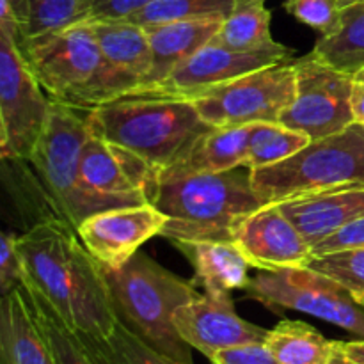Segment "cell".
Here are the masks:
<instances>
[{
  "mask_svg": "<svg viewBox=\"0 0 364 364\" xmlns=\"http://www.w3.org/2000/svg\"><path fill=\"white\" fill-rule=\"evenodd\" d=\"M91 135L119 144L162 174L180 166L210 130L188 100L167 96H123L87 110Z\"/></svg>",
  "mask_w": 364,
  "mask_h": 364,
  "instance_id": "1",
  "label": "cell"
},
{
  "mask_svg": "<svg viewBox=\"0 0 364 364\" xmlns=\"http://www.w3.org/2000/svg\"><path fill=\"white\" fill-rule=\"evenodd\" d=\"M167 215L160 237L174 242H233L238 224L269 205L256 194L249 169L160 178L151 199Z\"/></svg>",
  "mask_w": 364,
  "mask_h": 364,
  "instance_id": "2",
  "label": "cell"
},
{
  "mask_svg": "<svg viewBox=\"0 0 364 364\" xmlns=\"http://www.w3.org/2000/svg\"><path fill=\"white\" fill-rule=\"evenodd\" d=\"M103 272L117 320L160 354L194 364L192 347L180 336L173 316L180 306L201 295L198 281L183 279L141 251L119 269Z\"/></svg>",
  "mask_w": 364,
  "mask_h": 364,
  "instance_id": "3",
  "label": "cell"
},
{
  "mask_svg": "<svg viewBox=\"0 0 364 364\" xmlns=\"http://www.w3.org/2000/svg\"><path fill=\"white\" fill-rule=\"evenodd\" d=\"M91 137L87 110L53 102L45 132L27 160L45 185L60 217L78 228L87 217L134 203L107 198L85 187L80 176V159Z\"/></svg>",
  "mask_w": 364,
  "mask_h": 364,
  "instance_id": "4",
  "label": "cell"
},
{
  "mask_svg": "<svg viewBox=\"0 0 364 364\" xmlns=\"http://www.w3.org/2000/svg\"><path fill=\"white\" fill-rule=\"evenodd\" d=\"M251 181L269 205L364 185V127L354 123L340 134L311 141L283 162L251 171Z\"/></svg>",
  "mask_w": 364,
  "mask_h": 364,
  "instance_id": "5",
  "label": "cell"
},
{
  "mask_svg": "<svg viewBox=\"0 0 364 364\" xmlns=\"http://www.w3.org/2000/svg\"><path fill=\"white\" fill-rule=\"evenodd\" d=\"M20 34L0 28V149L4 160H28L50 116L52 100L28 68Z\"/></svg>",
  "mask_w": 364,
  "mask_h": 364,
  "instance_id": "6",
  "label": "cell"
},
{
  "mask_svg": "<svg viewBox=\"0 0 364 364\" xmlns=\"http://www.w3.org/2000/svg\"><path fill=\"white\" fill-rule=\"evenodd\" d=\"M247 297L279 311L306 313L364 340V306L329 277L306 269L262 270L249 279Z\"/></svg>",
  "mask_w": 364,
  "mask_h": 364,
  "instance_id": "7",
  "label": "cell"
},
{
  "mask_svg": "<svg viewBox=\"0 0 364 364\" xmlns=\"http://www.w3.org/2000/svg\"><path fill=\"white\" fill-rule=\"evenodd\" d=\"M295 98L294 59L262 68L192 100L210 127L279 123Z\"/></svg>",
  "mask_w": 364,
  "mask_h": 364,
  "instance_id": "8",
  "label": "cell"
},
{
  "mask_svg": "<svg viewBox=\"0 0 364 364\" xmlns=\"http://www.w3.org/2000/svg\"><path fill=\"white\" fill-rule=\"evenodd\" d=\"M18 45L50 100L70 107L103 63L91 21H80Z\"/></svg>",
  "mask_w": 364,
  "mask_h": 364,
  "instance_id": "9",
  "label": "cell"
},
{
  "mask_svg": "<svg viewBox=\"0 0 364 364\" xmlns=\"http://www.w3.org/2000/svg\"><path fill=\"white\" fill-rule=\"evenodd\" d=\"M294 68L295 98L281 116V124L318 141L355 123L350 73L323 63L313 52L294 59Z\"/></svg>",
  "mask_w": 364,
  "mask_h": 364,
  "instance_id": "10",
  "label": "cell"
},
{
  "mask_svg": "<svg viewBox=\"0 0 364 364\" xmlns=\"http://www.w3.org/2000/svg\"><path fill=\"white\" fill-rule=\"evenodd\" d=\"M294 50L284 45L274 48L256 50V52H238L219 45L212 39L208 45L192 53L187 60L174 68L164 80L146 89L130 92L127 96H167V98L192 100L206 95L212 89L235 80L262 68L291 60Z\"/></svg>",
  "mask_w": 364,
  "mask_h": 364,
  "instance_id": "11",
  "label": "cell"
},
{
  "mask_svg": "<svg viewBox=\"0 0 364 364\" xmlns=\"http://www.w3.org/2000/svg\"><path fill=\"white\" fill-rule=\"evenodd\" d=\"M166 223V213L153 203H142L95 213L77 228V233L103 269L116 270L162 233Z\"/></svg>",
  "mask_w": 364,
  "mask_h": 364,
  "instance_id": "12",
  "label": "cell"
},
{
  "mask_svg": "<svg viewBox=\"0 0 364 364\" xmlns=\"http://www.w3.org/2000/svg\"><path fill=\"white\" fill-rule=\"evenodd\" d=\"M233 242L252 269H306L313 258L311 244L279 205H265L238 224Z\"/></svg>",
  "mask_w": 364,
  "mask_h": 364,
  "instance_id": "13",
  "label": "cell"
},
{
  "mask_svg": "<svg viewBox=\"0 0 364 364\" xmlns=\"http://www.w3.org/2000/svg\"><path fill=\"white\" fill-rule=\"evenodd\" d=\"M80 176L85 187L134 205L151 203L159 173L130 149L91 135L82 149Z\"/></svg>",
  "mask_w": 364,
  "mask_h": 364,
  "instance_id": "14",
  "label": "cell"
},
{
  "mask_svg": "<svg viewBox=\"0 0 364 364\" xmlns=\"http://www.w3.org/2000/svg\"><path fill=\"white\" fill-rule=\"evenodd\" d=\"M180 336L205 358L247 343H265L269 331L237 315L231 297L203 294L174 311Z\"/></svg>",
  "mask_w": 364,
  "mask_h": 364,
  "instance_id": "15",
  "label": "cell"
},
{
  "mask_svg": "<svg viewBox=\"0 0 364 364\" xmlns=\"http://www.w3.org/2000/svg\"><path fill=\"white\" fill-rule=\"evenodd\" d=\"M311 247L345 224L364 217V185H347L279 203Z\"/></svg>",
  "mask_w": 364,
  "mask_h": 364,
  "instance_id": "16",
  "label": "cell"
},
{
  "mask_svg": "<svg viewBox=\"0 0 364 364\" xmlns=\"http://www.w3.org/2000/svg\"><path fill=\"white\" fill-rule=\"evenodd\" d=\"M0 358L2 364H55L52 350L36 322L23 284L2 295Z\"/></svg>",
  "mask_w": 364,
  "mask_h": 364,
  "instance_id": "17",
  "label": "cell"
},
{
  "mask_svg": "<svg viewBox=\"0 0 364 364\" xmlns=\"http://www.w3.org/2000/svg\"><path fill=\"white\" fill-rule=\"evenodd\" d=\"M223 21L224 20L210 18V20L173 21V23L144 27L146 32H148L149 45H151V70L142 78L141 84L132 89L130 92L146 89L149 85L156 84V82L164 80L174 68L180 66L192 53L208 45L215 38L217 32L220 31Z\"/></svg>",
  "mask_w": 364,
  "mask_h": 364,
  "instance_id": "18",
  "label": "cell"
},
{
  "mask_svg": "<svg viewBox=\"0 0 364 364\" xmlns=\"http://www.w3.org/2000/svg\"><path fill=\"white\" fill-rule=\"evenodd\" d=\"M194 269L205 294L231 297L249 284V262L235 242H174Z\"/></svg>",
  "mask_w": 364,
  "mask_h": 364,
  "instance_id": "19",
  "label": "cell"
},
{
  "mask_svg": "<svg viewBox=\"0 0 364 364\" xmlns=\"http://www.w3.org/2000/svg\"><path fill=\"white\" fill-rule=\"evenodd\" d=\"M27 295L55 364H117L103 341L92 340L68 326L39 294L27 290Z\"/></svg>",
  "mask_w": 364,
  "mask_h": 364,
  "instance_id": "20",
  "label": "cell"
},
{
  "mask_svg": "<svg viewBox=\"0 0 364 364\" xmlns=\"http://www.w3.org/2000/svg\"><path fill=\"white\" fill-rule=\"evenodd\" d=\"M249 135H251V124L212 127L205 135H201L180 166L160 178L196 173H224V171L244 167L247 159Z\"/></svg>",
  "mask_w": 364,
  "mask_h": 364,
  "instance_id": "21",
  "label": "cell"
},
{
  "mask_svg": "<svg viewBox=\"0 0 364 364\" xmlns=\"http://www.w3.org/2000/svg\"><path fill=\"white\" fill-rule=\"evenodd\" d=\"M311 52L345 73L364 68V0H341L340 27L320 36Z\"/></svg>",
  "mask_w": 364,
  "mask_h": 364,
  "instance_id": "22",
  "label": "cell"
},
{
  "mask_svg": "<svg viewBox=\"0 0 364 364\" xmlns=\"http://www.w3.org/2000/svg\"><path fill=\"white\" fill-rule=\"evenodd\" d=\"M265 345L279 364H331L338 341L327 340L301 320H281L269 331Z\"/></svg>",
  "mask_w": 364,
  "mask_h": 364,
  "instance_id": "23",
  "label": "cell"
},
{
  "mask_svg": "<svg viewBox=\"0 0 364 364\" xmlns=\"http://www.w3.org/2000/svg\"><path fill=\"white\" fill-rule=\"evenodd\" d=\"M213 41L238 52H256L279 45L270 32L267 0H235L233 11L223 21Z\"/></svg>",
  "mask_w": 364,
  "mask_h": 364,
  "instance_id": "24",
  "label": "cell"
},
{
  "mask_svg": "<svg viewBox=\"0 0 364 364\" xmlns=\"http://www.w3.org/2000/svg\"><path fill=\"white\" fill-rule=\"evenodd\" d=\"M309 142L311 139L308 135L291 130L281 123H255L251 124L247 159L244 167L255 171L274 166L294 156Z\"/></svg>",
  "mask_w": 364,
  "mask_h": 364,
  "instance_id": "25",
  "label": "cell"
},
{
  "mask_svg": "<svg viewBox=\"0 0 364 364\" xmlns=\"http://www.w3.org/2000/svg\"><path fill=\"white\" fill-rule=\"evenodd\" d=\"M235 0H153L128 21L148 25L173 23L188 20H226L233 11Z\"/></svg>",
  "mask_w": 364,
  "mask_h": 364,
  "instance_id": "26",
  "label": "cell"
},
{
  "mask_svg": "<svg viewBox=\"0 0 364 364\" xmlns=\"http://www.w3.org/2000/svg\"><path fill=\"white\" fill-rule=\"evenodd\" d=\"M92 0H28V21L18 43L87 21Z\"/></svg>",
  "mask_w": 364,
  "mask_h": 364,
  "instance_id": "27",
  "label": "cell"
},
{
  "mask_svg": "<svg viewBox=\"0 0 364 364\" xmlns=\"http://www.w3.org/2000/svg\"><path fill=\"white\" fill-rule=\"evenodd\" d=\"M309 269L329 277L364 306V247L313 255Z\"/></svg>",
  "mask_w": 364,
  "mask_h": 364,
  "instance_id": "28",
  "label": "cell"
},
{
  "mask_svg": "<svg viewBox=\"0 0 364 364\" xmlns=\"http://www.w3.org/2000/svg\"><path fill=\"white\" fill-rule=\"evenodd\" d=\"M103 343L117 364H183L146 345L121 322H117L112 336Z\"/></svg>",
  "mask_w": 364,
  "mask_h": 364,
  "instance_id": "29",
  "label": "cell"
},
{
  "mask_svg": "<svg viewBox=\"0 0 364 364\" xmlns=\"http://www.w3.org/2000/svg\"><path fill=\"white\" fill-rule=\"evenodd\" d=\"M284 9L295 20L315 28L322 36L333 34L340 27V0H284Z\"/></svg>",
  "mask_w": 364,
  "mask_h": 364,
  "instance_id": "30",
  "label": "cell"
},
{
  "mask_svg": "<svg viewBox=\"0 0 364 364\" xmlns=\"http://www.w3.org/2000/svg\"><path fill=\"white\" fill-rule=\"evenodd\" d=\"M16 240L18 237L14 233L2 235V245H0V290H2V295L9 294L25 279L23 259L18 251Z\"/></svg>",
  "mask_w": 364,
  "mask_h": 364,
  "instance_id": "31",
  "label": "cell"
},
{
  "mask_svg": "<svg viewBox=\"0 0 364 364\" xmlns=\"http://www.w3.org/2000/svg\"><path fill=\"white\" fill-rule=\"evenodd\" d=\"M153 0H92L87 21H123L144 9Z\"/></svg>",
  "mask_w": 364,
  "mask_h": 364,
  "instance_id": "32",
  "label": "cell"
},
{
  "mask_svg": "<svg viewBox=\"0 0 364 364\" xmlns=\"http://www.w3.org/2000/svg\"><path fill=\"white\" fill-rule=\"evenodd\" d=\"M364 247V217L345 224L333 235L323 238L322 242L313 245V255H326V252L341 251V249Z\"/></svg>",
  "mask_w": 364,
  "mask_h": 364,
  "instance_id": "33",
  "label": "cell"
},
{
  "mask_svg": "<svg viewBox=\"0 0 364 364\" xmlns=\"http://www.w3.org/2000/svg\"><path fill=\"white\" fill-rule=\"evenodd\" d=\"M212 364H279L265 343H247L224 348L210 358Z\"/></svg>",
  "mask_w": 364,
  "mask_h": 364,
  "instance_id": "34",
  "label": "cell"
},
{
  "mask_svg": "<svg viewBox=\"0 0 364 364\" xmlns=\"http://www.w3.org/2000/svg\"><path fill=\"white\" fill-rule=\"evenodd\" d=\"M350 103H352L354 121L364 127V68L352 73Z\"/></svg>",
  "mask_w": 364,
  "mask_h": 364,
  "instance_id": "35",
  "label": "cell"
},
{
  "mask_svg": "<svg viewBox=\"0 0 364 364\" xmlns=\"http://www.w3.org/2000/svg\"><path fill=\"white\" fill-rule=\"evenodd\" d=\"M338 350L345 355L347 359H350L355 364H364V340L354 341H338Z\"/></svg>",
  "mask_w": 364,
  "mask_h": 364,
  "instance_id": "36",
  "label": "cell"
},
{
  "mask_svg": "<svg viewBox=\"0 0 364 364\" xmlns=\"http://www.w3.org/2000/svg\"><path fill=\"white\" fill-rule=\"evenodd\" d=\"M9 6L13 9L14 16H16L18 23H20L21 36H23V31L28 21V0H9Z\"/></svg>",
  "mask_w": 364,
  "mask_h": 364,
  "instance_id": "37",
  "label": "cell"
},
{
  "mask_svg": "<svg viewBox=\"0 0 364 364\" xmlns=\"http://www.w3.org/2000/svg\"><path fill=\"white\" fill-rule=\"evenodd\" d=\"M331 364H355V363H352L350 359L345 358V355L341 354V352L338 350V347H336V354H334V358H333V361H331Z\"/></svg>",
  "mask_w": 364,
  "mask_h": 364,
  "instance_id": "38",
  "label": "cell"
},
{
  "mask_svg": "<svg viewBox=\"0 0 364 364\" xmlns=\"http://www.w3.org/2000/svg\"><path fill=\"white\" fill-rule=\"evenodd\" d=\"M340 2H341V0H340Z\"/></svg>",
  "mask_w": 364,
  "mask_h": 364,
  "instance_id": "39",
  "label": "cell"
}]
</instances>
